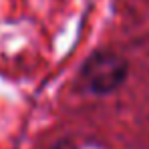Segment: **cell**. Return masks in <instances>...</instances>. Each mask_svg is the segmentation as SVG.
Wrapping results in <instances>:
<instances>
[{
  "instance_id": "1",
  "label": "cell",
  "mask_w": 149,
  "mask_h": 149,
  "mask_svg": "<svg viewBox=\"0 0 149 149\" xmlns=\"http://www.w3.org/2000/svg\"><path fill=\"white\" fill-rule=\"evenodd\" d=\"M81 77L91 93L109 95L127 81L129 63L115 50H97L85 61Z\"/></svg>"
},
{
  "instance_id": "2",
  "label": "cell",
  "mask_w": 149,
  "mask_h": 149,
  "mask_svg": "<svg viewBox=\"0 0 149 149\" xmlns=\"http://www.w3.org/2000/svg\"><path fill=\"white\" fill-rule=\"evenodd\" d=\"M50 149H74V145L71 143V141H67V139H63V141H56L54 145Z\"/></svg>"
}]
</instances>
